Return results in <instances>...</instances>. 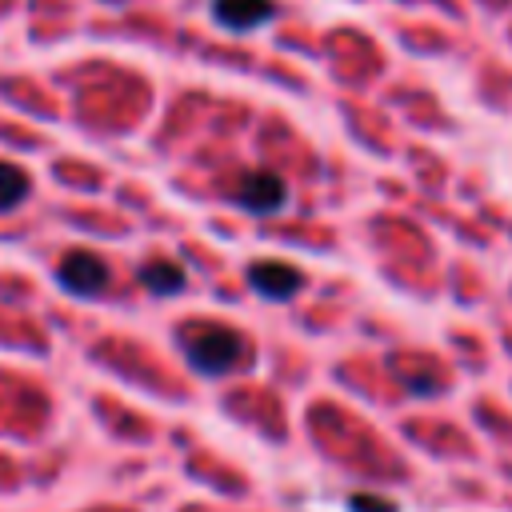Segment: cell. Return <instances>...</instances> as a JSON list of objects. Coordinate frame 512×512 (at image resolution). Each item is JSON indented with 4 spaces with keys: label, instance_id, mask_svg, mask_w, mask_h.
I'll return each mask as SVG.
<instances>
[{
    "label": "cell",
    "instance_id": "3957f363",
    "mask_svg": "<svg viewBox=\"0 0 512 512\" xmlns=\"http://www.w3.org/2000/svg\"><path fill=\"white\" fill-rule=\"evenodd\" d=\"M232 200L244 208V212H256V216H272L276 208H284L288 200V188L276 172H244L240 184L232 188Z\"/></svg>",
    "mask_w": 512,
    "mask_h": 512
},
{
    "label": "cell",
    "instance_id": "5b68a950",
    "mask_svg": "<svg viewBox=\"0 0 512 512\" xmlns=\"http://www.w3.org/2000/svg\"><path fill=\"white\" fill-rule=\"evenodd\" d=\"M212 16L228 32H252L276 16V0H212Z\"/></svg>",
    "mask_w": 512,
    "mask_h": 512
},
{
    "label": "cell",
    "instance_id": "6da1fadb",
    "mask_svg": "<svg viewBox=\"0 0 512 512\" xmlns=\"http://www.w3.org/2000/svg\"><path fill=\"white\" fill-rule=\"evenodd\" d=\"M180 352L200 376H228L248 356V344L236 328H224V324H184Z\"/></svg>",
    "mask_w": 512,
    "mask_h": 512
},
{
    "label": "cell",
    "instance_id": "ba28073f",
    "mask_svg": "<svg viewBox=\"0 0 512 512\" xmlns=\"http://www.w3.org/2000/svg\"><path fill=\"white\" fill-rule=\"evenodd\" d=\"M348 508H352V512H396V504H388L384 496H372V492H356V496L348 500Z\"/></svg>",
    "mask_w": 512,
    "mask_h": 512
},
{
    "label": "cell",
    "instance_id": "277c9868",
    "mask_svg": "<svg viewBox=\"0 0 512 512\" xmlns=\"http://www.w3.org/2000/svg\"><path fill=\"white\" fill-rule=\"evenodd\" d=\"M248 284L264 296V300H288L304 288V272L296 264H284V260H256L248 268Z\"/></svg>",
    "mask_w": 512,
    "mask_h": 512
},
{
    "label": "cell",
    "instance_id": "8992f818",
    "mask_svg": "<svg viewBox=\"0 0 512 512\" xmlns=\"http://www.w3.org/2000/svg\"><path fill=\"white\" fill-rule=\"evenodd\" d=\"M140 284H144L152 296H176V292H184L188 272H184L176 260H148V264L140 268Z\"/></svg>",
    "mask_w": 512,
    "mask_h": 512
},
{
    "label": "cell",
    "instance_id": "7a4b0ae2",
    "mask_svg": "<svg viewBox=\"0 0 512 512\" xmlns=\"http://www.w3.org/2000/svg\"><path fill=\"white\" fill-rule=\"evenodd\" d=\"M108 276H112L108 264H104L96 252H84V248L68 252V256L60 260V268H56L60 288L72 292V296H100V292L108 288Z\"/></svg>",
    "mask_w": 512,
    "mask_h": 512
},
{
    "label": "cell",
    "instance_id": "52a82bcc",
    "mask_svg": "<svg viewBox=\"0 0 512 512\" xmlns=\"http://www.w3.org/2000/svg\"><path fill=\"white\" fill-rule=\"evenodd\" d=\"M28 188H32L28 172L16 168V164H8V160H0V212L16 208V204L28 196Z\"/></svg>",
    "mask_w": 512,
    "mask_h": 512
}]
</instances>
